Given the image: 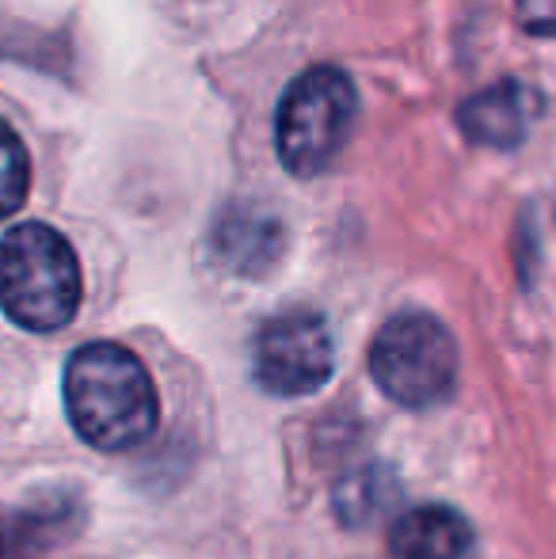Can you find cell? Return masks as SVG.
I'll use <instances>...</instances> for the list:
<instances>
[{
  "instance_id": "9c48e42d",
  "label": "cell",
  "mask_w": 556,
  "mask_h": 559,
  "mask_svg": "<svg viewBox=\"0 0 556 559\" xmlns=\"http://www.w3.org/2000/svg\"><path fill=\"white\" fill-rule=\"evenodd\" d=\"M66 533V510L0 507V559H38Z\"/></svg>"
},
{
  "instance_id": "8fae6325",
  "label": "cell",
  "mask_w": 556,
  "mask_h": 559,
  "mask_svg": "<svg viewBox=\"0 0 556 559\" xmlns=\"http://www.w3.org/2000/svg\"><path fill=\"white\" fill-rule=\"evenodd\" d=\"M31 191V156L20 133L8 122H0V222L12 217L27 202Z\"/></svg>"
},
{
  "instance_id": "8992f818",
  "label": "cell",
  "mask_w": 556,
  "mask_h": 559,
  "mask_svg": "<svg viewBox=\"0 0 556 559\" xmlns=\"http://www.w3.org/2000/svg\"><path fill=\"white\" fill-rule=\"evenodd\" d=\"M214 255L225 271L240 274V278H263L271 266L282 259V233L279 214H271L260 202H233L214 217Z\"/></svg>"
},
{
  "instance_id": "277c9868",
  "label": "cell",
  "mask_w": 556,
  "mask_h": 559,
  "mask_svg": "<svg viewBox=\"0 0 556 559\" xmlns=\"http://www.w3.org/2000/svg\"><path fill=\"white\" fill-rule=\"evenodd\" d=\"M370 373L404 407H438L458 384V343L430 312H401L370 343Z\"/></svg>"
},
{
  "instance_id": "3957f363",
  "label": "cell",
  "mask_w": 556,
  "mask_h": 559,
  "mask_svg": "<svg viewBox=\"0 0 556 559\" xmlns=\"http://www.w3.org/2000/svg\"><path fill=\"white\" fill-rule=\"evenodd\" d=\"M358 96L343 69L312 66L286 84L275 107V153L297 179H312L335 164L355 126Z\"/></svg>"
},
{
  "instance_id": "6da1fadb",
  "label": "cell",
  "mask_w": 556,
  "mask_h": 559,
  "mask_svg": "<svg viewBox=\"0 0 556 559\" xmlns=\"http://www.w3.org/2000/svg\"><path fill=\"white\" fill-rule=\"evenodd\" d=\"M66 415L92 449L127 453L149 442L161 415L156 384L138 354L119 343H84L61 377Z\"/></svg>"
},
{
  "instance_id": "ba28073f",
  "label": "cell",
  "mask_w": 556,
  "mask_h": 559,
  "mask_svg": "<svg viewBox=\"0 0 556 559\" xmlns=\"http://www.w3.org/2000/svg\"><path fill=\"white\" fill-rule=\"evenodd\" d=\"M473 545V525L442 502L404 510L389 530L393 559H469Z\"/></svg>"
},
{
  "instance_id": "7a4b0ae2",
  "label": "cell",
  "mask_w": 556,
  "mask_h": 559,
  "mask_svg": "<svg viewBox=\"0 0 556 559\" xmlns=\"http://www.w3.org/2000/svg\"><path fill=\"white\" fill-rule=\"evenodd\" d=\"M0 309L23 332L50 335L81 309V263L58 228L23 222L0 236Z\"/></svg>"
},
{
  "instance_id": "5b68a950",
  "label": "cell",
  "mask_w": 556,
  "mask_h": 559,
  "mask_svg": "<svg viewBox=\"0 0 556 559\" xmlns=\"http://www.w3.org/2000/svg\"><path fill=\"white\" fill-rule=\"evenodd\" d=\"M335 369V338L317 309H286L256 332L252 377L282 400L324 389Z\"/></svg>"
},
{
  "instance_id": "7c38bea8",
  "label": "cell",
  "mask_w": 556,
  "mask_h": 559,
  "mask_svg": "<svg viewBox=\"0 0 556 559\" xmlns=\"http://www.w3.org/2000/svg\"><path fill=\"white\" fill-rule=\"evenodd\" d=\"M519 23L530 35H556V0H519Z\"/></svg>"
},
{
  "instance_id": "52a82bcc",
  "label": "cell",
  "mask_w": 556,
  "mask_h": 559,
  "mask_svg": "<svg viewBox=\"0 0 556 559\" xmlns=\"http://www.w3.org/2000/svg\"><path fill=\"white\" fill-rule=\"evenodd\" d=\"M542 99L530 84L519 81H499L492 88L469 96L458 107V126L469 141L488 148H514L522 145V138L530 133Z\"/></svg>"
},
{
  "instance_id": "30bf717a",
  "label": "cell",
  "mask_w": 556,
  "mask_h": 559,
  "mask_svg": "<svg viewBox=\"0 0 556 559\" xmlns=\"http://www.w3.org/2000/svg\"><path fill=\"white\" fill-rule=\"evenodd\" d=\"M393 495H397L393 472L386 464H366V468L340 479V487H335V514L358 530V525L374 522L393 502Z\"/></svg>"
}]
</instances>
